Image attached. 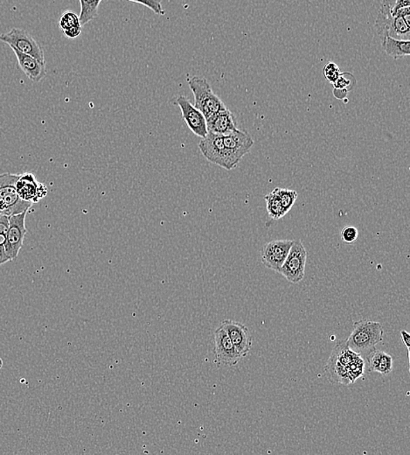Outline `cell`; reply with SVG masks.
<instances>
[{"label":"cell","instance_id":"1","mask_svg":"<svg viewBox=\"0 0 410 455\" xmlns=\"http://www.w3.org/2000/svg\"><path fill=\"white\" fill-rule=\"evenodd\" d=\"M395 0H384L375 20V30L378 35H389L393 38L409 40L410 10L409 8L399 10L392 15Z\"/></svg>","mask_w":410,"mask_h":455},{"label":"cell","instance_id":"2","mask_svg":"<svg viewBox=\"0 0 410 455\" xmlns=\"http://www.w3.org/2000/svg\"><path fill=\"white\" fill-rule=\"evenodd\" d=\"M384 328L379 322L359 321L354 324L347 344L351 351L361 356H368L375 351L376 345L384 341Z\"/></svg>","mask_w":410,"mask_h":455},{"label":"cell","instance_id":"3","mask_svg":"<svg viewBox=\"0 0 410 455\" xmlns=\"http://www.w3.org/2000/svg\"><path fill=\"white\" fill-rule=\"evenodd\" d=\"M359 354L348 348L347 341L338 342L333 349L329 360L325 365V372L328 380L331 383H342L351 385L349 379L347 368L349 363Z\"/></svg>","mask_w":410,"mask_h":455},{"label":"cell","instance_id":"4","mask_svg":"<svg viewBox=\"0 0 410 455\" xmlns=\"http://www.w3.org/2000/svg\"><path fill=\"white\" fill-rule=\"evenodd\" d=\"M19 175H0V216H11L28 211L33 203L23 201L16 192Z\"/></svg>","mask_w":410,"mask_h":455},{"label":"cell","instance_id":"5","mask_svg":"<svg viewBox=\"0 0 410 455\" xmlns=\"http://www.w3.org/2000/svg\"><path fill=\"white\" fill-rule=\"evenodd\" d=\"M188 85L195 96V106L202 112L206 120L227 109L221 98L213 93L206 78L194 77L188 81Z\"/></svg>","mask_w":410,"mask_h":455},{"label":"cell","instance_id":"6","mask_svg":"<svg viewBox=\"0 0 410 455\" xmlns=\"http://www.w3.org/2000/svg\"><path fill=\"white\" fill-rule=\"evenodd\" d=\"M225 147V169L236 168L244 156L249 154L254 141L246 132L237 130L222 135Z\"/></svg>","mask_w":410,"mask_h":455},{"label":"cell","instance_id":"7","mask_svg":"<svg viewBox=\"0 0 410 455\" xmlns=\"http://www.w3.org/2000/svg\"><path fill=\"white\" fill-rule=\"evenodd\" d=\"M306 259V250L301 240H293L289 254L279 273L282 274L290 283H300L304 277Z\"/></svg>","mask_w":410,"mask_h":455},{"label":"cell","instance_id":"8","mask_svg":"<svg viewBox=\"0 0 410 455\" xmlns=\"http://www.w3.org/2000/svg\"><path fill=\"white\" fill-rule=\"evenodd\" d=\"M0 40L8 44L11 49H15L20 53L29 54L42 62H45L42 47L25 30L13 29L8 33H1Z\"/></svg>","mask_w":410,"mask_h":455},{"label":"cell","instance_id":"9","mask_svg":"<svg viewBox=\"0 0 410 455\" xmlns=\"http://www.w3.org/2000/svg\"><path fill=\"white\" fill-rule=\"evenodd\" d=\"M28 211H24L17 215L9 216V228L6 233L5 250L10 260H15L22 250L24 239L27 230L26 228V217Z\"/></svg>","mask_w":410,"mask_h":455},{"label":"cell","instance_id":"10","mask_svg":"<svg viewBox=\"0 0 410 455\" xmlns=\"http://www.w3.org/2000/svg\"><path fill=\"white\" fill-rule=\"evenodd\" d=\"M293 244V240L279 239L264 244L261 250V259L264 266L279 273Z\"/></svg>","mask_w":410,"mask_h":455},{"label":"cell","instance_id":"11","mask_svg":"<svg viewBox=\"0 0 410 455\" xmlns=\"http://www.w3.org/2000/svg\"><path fill=\"white\" fill-rule=\"evenodd\" d=\"M215 362L226 366H236L243 358L222 326L215 332Z\"/></svg>","mask_w":410,"mask_h":455},{"label":"cell","instance_id":"12","mask_svg":"<svg viewBox=\"0 0 410 455\" xmlns=\"http://www.w3.org/2000/svg\"><path fill=\"white\" fill-rule=\"evenodd\" d=\"M18 195L23 201L37 203L46 197L49 189L44 183L37 181L35 176L30 173L19 175L15 184Z\"/></svg>","mask_w":410,"mask_h":455},{"label":"cell","instance_id":"13","mask_svg":"<svg viewBox=\"0 0 410 455\" xmlns=\"http://www.w3.org/2000/svg\"><path fill=\"white\" fill-rule=\"evenodd\" d=\"M176 103L181 108L183 120L188 128L198 137L204 138L208 134L206 120L202 112L195 106L188 97H179Z\"/></svg>","mask_w":410,"mask_h":455},{"label":"cell","instance_id":"14","mask_svg":"<svg viewBox=\"0 0 410 455\" xmlns=\"http://www.w3.org/2000/svg\"><path fill=\"white\" fill-rule=\"evenodd\" d=\"M221 326L231 339L240 356L243 358L248 356L252 347V336L249 328L240 322L230 320L222 321Z\"/></svg>","mask_w":410,"mask_h":455},{"label":"cell","instance_id":"15","mask_svg":"<svg viewBox=\"0 0 410 455\" xmlns=\"http://www.w3.org/2000/svg\"><path fill=\"white\" fill-rule=\"evenodd\" d=\"M199 148L208 161L225 168V147L222 135L208 132L199 142Z\"/></svg>","mask_w":410,"mask_h":455},{"label":"cell","instance_id":"16","mask_svg":"<svg viewBox=\"0 0 410 455\" xmlns=\"http://www.w3.org/2000/svg\"><path fill=\"white\" fill-rule=\"evenodd\" d=\"M15 54L20 69L33 83H39L45 78L47 74L46 62H42L29 54L20 53L19 51L12 49Z\"/></svg>","mask_w":410,"mask_h":455},{"label":"cell","instance_id":"17","mask_svg":"<svg viewBox=\"0 0 410 455\" xmlns=\"http://www.w3.org/2000/svg\"><path fill=\"white\" fill-rule=\"evenodd\" d=\"M206 127L211 134L225 135L237 130L235 116L228 108L206 118Z\"/></svg>","mask_w":410,"mask_h":455},{"label":"cell","instance_id":"18","mask_svg":"<svg viewBox=\"0 0 410 455\" xmlns=\"http://www.w3.org/2000/svg\"><path fill=\"white\" fill-rule=\"evenodd\" d=\"M382 46L385 53L395 60L409 56L410 54L409 40H400L384 35L382 37Z\"/></svg>","mask_w":410,"mask_h":455},{"label":"cell","instance_id":"19","mask_svg":"<svg viewBox=\"0 0 410 455\" xmlns=\"http://www.w3.org/2000/svg\"><path fill=\"white\" fill-rule=\"evenodd\" d=\"M59 26L67 38L76 39L83 32V25L76 13L66 11L60 17Z\"/></svg>","mask_w":410,"mask_h":455},{"label":"cell","instance_id":"20","mask_svg":"<svg viewBox=\"0 0 410 455\" xmlns=\"http://www.w3.org/2000/svg\"><path fill=\"white\" fill-rule=\"evenodd\" d=\"M369 371L388 375L393 369V358L388 353L379 351H372L368 356Z\"/></svg>","mask_w":410,"mask_h":455},{"label":"cell","instance_id":"21","mask_svg":"<svg viewBox=\"0 0 410 455\" xmlns=\"http://www.w3.org/2000/svg\"><path fill=\"white\" fill-rule=\"evenodd\" d=\"M356 79L351 73H341L334 84V95L337 99H345L347 95L354 89Z\"/></svg>","mask_w":410,"mask_h":455},{"label":"cell","instance_id":"22","mask_svg":"<svg viewBox=\"0 0 410 455\" xmlns=\"http://www.w3.org/2000/svg\"><path fill=\"white\" fill-rule=\"evenodd\" d=\"M81 5L80 22L81 25L86 24L97 18L98 8L103 0H79Z\"/></svg>","mask_w":410,"mask_h":455},{"label":"cell","instance_id":"23","mask_svg":"<svg viewBox=\"0 0 410 455\" xmlns=\"http://www.w3.org/2000/svg\"><path fill=\"white\" fill-rule=\"evenodd\" d=\"M264 200L266 202L268 214L271 219L279 220L286 215L287 213L281 205L279 196L275 192L268 193L264 196Z\"/></svg>","mask_w":410,"mask_h":455},{"label":"cell","instance_id":"24","mask_svg":"<svg viewBox=\"0 0 410 455\" xmlns=\"http://www.w3.org/2000/svg\"><path fill=\"white\" fill-rule=\"evenodd\" d=\"M279 196L281 205L283 208L288 213L293 208L295 202L297 199V193L293 189L276 188L273 190Z\"/></svg>","mask_w":410,"mask_h":455},{"label":"cell","instance_id":"25","mask_svg":"<svg viewBox=\"0 0 410 455\" xmlns=\"http://www.w3.org/2000/svg\"><path fill=\"white\" fill-rule=\"evenodd\" d=\"M128 1L138 3L145 8L151 9L155 15L164 16L165 11L163 9L162 0H128Z\"/></svg>","mask_w":410,"mask_h":455},{"label":"cell","instance_id":"26","mask_svg":"<svg viewBox=\"0 0 410 455\" xmlns=\"http://www.w3.org/2000/svg\"><path fill=\"white\" fill-rule=\"evenodd\" d=\"M341 71L340 67L334 63H328L324 67V74L325 79L333 83L337 78L341 76Z\"/></svg>","mask_w":410,"mask_h":455},{"label":"cell","instance_id":"27","mask_svg":"<svg viewBox=\"0 0 410 455\" xmlns=\"http://www.w3.org/2000/svg\"><path fill=\"white\" fill-rule=\"evenodd\" d=\"M341 239L347 244H354L356 242L359 237V232L356 227L349 225L345 226L343 230H342Z\"/></svg>","mask_w":410,"mask_h":455},{"label":"cell","instance_id":"28","mask_svg":"<svg viewBox=\"0 0 410 455\" xmlns=\"http://www.w3.org/2000/svg\"><path fill=\"white\" fill-rule=\"evenodd\" d=\"M410 0H395L394 6L392 8V15H395L399 10L409 8Z\"/></svg>","mask_w":410,"mask_h":455},{"label":"cell","instance_id":"29","mask_svg":"<svg viewBox=\"0 0 410 455\" xmlns=\"http://www.w3.org/2000/svg\"><path fill=\"white\" fill-rule=\"evenodd\" d=\"M9 228V216H0V234L8 233Z\"/></svg>","mask_w":410,"mask_h":455},{"label":"cell","instance_id":"30","mask_svg":"<svg viewBox=\"0 0 410 455\" xmlns=\"http://www.w3.org/2000/svg\"><path fill=\"white\" fill-rule=\"evenodd\" d=\"M8 261L11 260H10L8 254L6 253L4 246H0V264H6Z\"/></svg>","mask_w":410,"mask_h":455},{"label":"cell","instance_id":"31","mask_svg":"<svg viewBox=\"0 0 410 455\" xmlns=\"http://www.w3.org/2000/svg\"><path fill=\"white\" fill-rule=\"evenodd\" d=\"M402 335V340L403 342V344L406 345V347L409 349V344H410V335L408 332H406L404 330H402L401 332Z\"/></svg>","mask_w":410,"mask_h":455},{"label":"cell","instance_id":"32","mask_svg":"<svg viewBox=\"0 0 410 455\" xmlns=\"http://www.w3.org/2000/svg\"><path fill=\"white\" fill-rule=\"evenodd\" d=\"M6 242V234H0V246H5Z\"/></svg>","mask_w":410,"mask_h":455},{"label":"cell","instance_id":"33","mask_svg":"<svg viewBox=\"0 0 410 455\" xmlns=\"http://www.w3.org/2000/svg\"><path fill=\"white\" fill-rule=\"evenodd\" d=\"M2 367H3V361H2V359L0 358V369H1Z\"/></svg>","mask_w":410,"mask_h":455}]
</instances>
